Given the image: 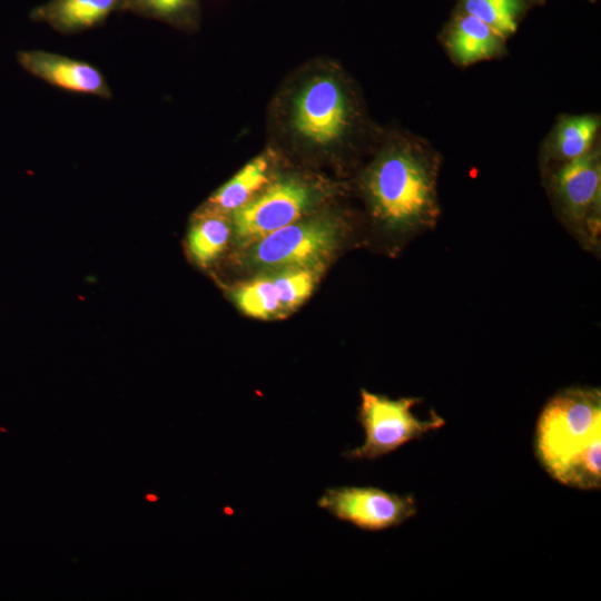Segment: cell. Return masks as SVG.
I'll list each match as a JSON object with an SVG mask.
<instances>
[{
	"instance_id": "6da1fadb",
	"label": "cell",
	"mask_w": 601,
	"mask_h": 601,
	"mask_svg": "<svg viewBox=\"0 0 601 601\" xmlns=\"http://www.w3.org/2000/svg\"><path fill=\"white\" fill-rule=\"evenodd\" d=\"M435 178V166L418 150L398 147L382 154L363 180L374 219L397 237L434 226L439 214Z\"/></svg>"
},
{
	"instance_id": "7a4b0ae2",
	"label": "cell",
	"mask_w": 601,
	"mask_h": 601,
	"mask_svg": "<svg viewBox=\"0 0 601 601\" xmlns=\"http://www.w3.org/2000/svg\"><path fill=\"white\" fill-rule=\"evenodd\" d=\"M600 437V390L566 388L556 393L539 416L535 454L552 475L566 460Z\"/></svg>"
},
{
	"instance_id": "3957f363",
	"label": "cell",
	"mask_w": 601,
	"mask_h": 601,
	"mask_svg": "<svg viewBox=\"0 0 601 601\" xmlns=\"http://www.w3.org/2000/svg\"><path fill=\"white\" fill-rule=\"evenodd\" d=\"M345 225L331 214L303 217L247 245L244 264L259 272L323 267L339 248Z\"/></svg>"
},
{
	"instance_id": "277c9868",
	"label": "cell",
	"mask_w": 601,
	"mask_h": 601,
	"mask_svg": "<svg viewBox=\"0 0 601 601\" xmlns=\"http://www.w3.org/2000/svg\"><path fill=\"white\" fill-rule=\"evenodd\" d=\"M420 402L421 398L417 397L392 400L362 390L357 421L365 432V441L345 455L351 459L375 460L444 426V418L434 412L424 421L415 416L412 408Z\"/></svg>"
},
{
	"instance_id": "5b68a950",
	"label": "cell",
	"mask_w": 601,
	"mask_h": 601,
	"mask_svg": "<svg viewBox=\"0 0 601 601\" xmlns=\"http://www.w3.org/2000/svg\"><path fill=\"white\" fill-rule=\"evenodd\" d=\"M552 190L561 217L588 249L600 246L601 164L597 150L564 161L553 174Z\"/></svg>"
},
{
	"instance_id": "8992f818",
	"label": "cell",
	"mask_w": 601,
	"mask_h": 601,
	"mask_svg": "<svg viewBox=\"0 0 601 601\" xmlns=\"http://www.w3.org/2000/svg\"><path fill=\"white\" fill-rule=\"evenodd\" d=\"M318 199L319 191L309 183L295 177L280 179L233 211L234 237L247 246L305 217Z\"/></svg>"
},
{
	"instance_id": "52a82bcc",
	"label": "cell",
	"mask_w": 601,
	"mask_h": 601,
	"mask_svg": "<svg viewBox=\"0 0 601 601\" xmlns=\"http://www.w3.org/2000/svg\"><path fill=\"white\" fill-rule=\"evenodd\" d=\"M317 505L338 520L370 531L397 526L416 514L411 495H398L371 486L327 489Z\"/></svg>"
},
{
	"instance_id": "ba28073f",
	"label": "cell",
	"mask_w": 601,
	"mask_h": 601,
	"mask_svg": "<svg viewBox=\"0 0 601 601\" xmlns=\"http://www.w3.org/2000/svg\"><path fill=\"white\" fill-rule=\"evenodd\" d=\"M293 127L316 145L336 141L348 122L347 101L341 85L331 77H315L294 99Z\"/></svg>"
},
{
	"instance_id": "9c48e42d",
	"label": "cell",
	"mask_w": 601,
	"mask_h": 601,
	"mask_svg": "<svg viewBox=\"0 0 601 601\" xmlns=\"http://www.w3.org/2000/svg\"><path fill=\"white\" fill-rule=\"evenodd\" d=\"M17 61L28 73L59 89L111 98V89L104 73L86 61L35 49L19 51Z\"/></svg>"
},
{
	"instance_id": "30bf717a",
	"label": "cell",
	"mask_w": 601,
	"mask_h": 601,
	"mask_svg": "<svg viewBox=\"0 0 601 601\" xmlns=\"http://www.w3.org/2000/svg\"><path fill=\"white\" fill-rule=\"evenodd\" d=\"M122 9V0H49L32 9L30 19L70 35L91 29Z\"/></svg>"
},
{
	"instance_id": "8fae6325",
	"label": "cell",
	"mask_w": 601,
	"mask_h": 601,
	"mask_svg": "<svg viewBox=\"0 0 601 601\" xmlns=\"http://www.w3.org/2000/svg\"><path fill=\"white\" fill-rule=\"evenodd\" d=\"M502 37L487 24L467 13L459 11L452 19L447 45L461 63H472L494 55Z\"/></svg>"
},
{
	"instance_id": "7c38bea8",
	"label": "cell",
	"mask_w": 601,
	"mask_h": 601,
	"mask_svg": "<svg viewBox=\"0 0 601 601\" xmlns=\"http://www.w3.org/2000/svg\"><path fill=\"white\" fill-rule=\"evenodd\" d=\"M233 233L231 221L213 208H207L195 217L188 233V249L201 266L217 259L226 249Z\"/></svg>"
},
{
	"instance_id": "4fadbf2b",
	"label": "cell",
	"mask_w": 601,
	"mask_h": 601,
	"mask_svg": "<svg viewBox=\"0 0 601 601\" xmlns=\"http://www.w3.org/2000/svg\"><path fill=\"white\" fill-rule=\"evenodd\" d=\"M268 160L264 156L247 162L209 198L210 208L221 213H233L245 205L256 191L268 183Z\"/></svg>"
},
{
	"instance_id": "5bb4252c",
	"label": "cell",
	"mask_w": 601,
	"mask_h": 601,
	"mask_svg": "<svg viewBox=\"0 0 601 601\" xmlns=\"http://www.w3.org/2000/svg\"><path fill=\"white\" fill-rule=\"evenodd\" d=\"M231 299L247 316L258 319L284 317L278 293L269 272L237 285L231 289Z\"/></svg>"
},
{
	"instance_id": "9a60e30c",
	"label": "cell",
	"mask_w": 601,
	"mask_h": 601,
	"mask_svg": "<svg viewBox=\"0 0 601 601\" xmlns=\"http://www.w3.org/2000/svg\"><path fill=\"white\" fill-rule=\"evenodd\" d=\"M530 3L531 0H459V8L505 38L516 30Z\"/></svg>"
},
{
	"instance_id": "2e32d148",
	"label": "cell",
	"mask_w": 601,
	"mask_h": 601,
	"mask_svg": "<svg viewBox=\"0 0 601 601\" xmlns=\"http://www.w3.org/2000/svg\"><path fill=\"white\" fill-rule=\"evenodd\" d=\"M600 121L595 116H572L563 119L554 135L553 151L563 162L579 158L591 150Z\"/></svg>"
},
{
	"instance_id": "e0dca14e",
	"label": "cell",
	"mask_w": 601,
	"mask_h": 601,
	"mask_svg": "<svg viewBox=\"0 0 601 601\" xmlns=\"http://www.w3.org/2000/svg\"><path fill=\"white\" fill-rule=\"evenodd\" d=\"M601 437L566 460L551 476L568 486L581 490L601 487Z\"/></svg>"
},
{
	"instance_id": "ac0fdd59",
	"label": "cell",
	"mask_w": 601,
	"mask_h": 601,
	"mask_svg": "<svg viewBox=\"0 0 601 601\" xmlns=\"http://www.w3.org/2000/svg\"><path fill=\"white\" fill-rule=\"evenodd\" d=\"M323 267H286L270 270L284 316L299 307L313 293Z\"/></svg>"
},
{
	"instance_id": "d6986e66",
	"label": "cell",
	"mask_w": 601,
	"mask_h": 601,
	"mask_svg": "<svg viewBox=\"0 0 601 601\" xmlns=\"http://www.w3.org/2000/svg\"><path fill=\"white\" fill-rule=\"evenodd\" d=\"M195 4V0H130L125 11L132 13L175 20L188 12Z\"/></svg>"
},
{
	"instance_id": "ffe728a7",
	"label": "cell",
	"mask_w": 601,
	"mask_h": 601,
	"mask_svg": "<svg viewBox=\"0 0 601 601\" xmlns=\"http://www.w3.org/2000/svg\"><path fill=\"white\" fill-rule=\"evenodd\" d=\"M122 1H124V9H122V11H125V10H126V7H127V4H128V2H129L130 0H122Z\"/></svg>"
}]
</instances>
